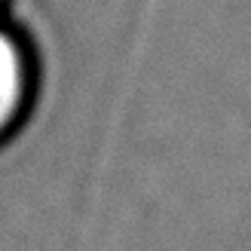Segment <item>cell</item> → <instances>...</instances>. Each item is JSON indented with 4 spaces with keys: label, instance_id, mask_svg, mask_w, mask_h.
Returning <instances> with one entry per match:
<instances>
[{
    "label": "cell",
    "instance_id": "6da1fadb",
    "mask_svg": "<svg viewBox=\"0 0 251 251\" xmlns=\"http://www.w3.org/2000/svg\"><path fill=\"white\" fill-rule=\"evenodd\" d=\"M28 55L16 34L0 28V138L19 123L28 101Z\"/></svg>",
    "mask_w": 251,
    "mask_h": 251
}]
</instances>
